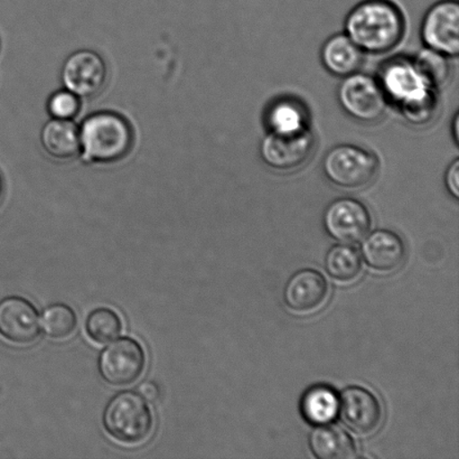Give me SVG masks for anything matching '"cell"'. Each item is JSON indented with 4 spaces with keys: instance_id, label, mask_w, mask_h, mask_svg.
I'll use <instances>...</instances> for the list:
<instances>
[{
    "instance_id": "cell-1",
    "label": "cell",
    "mask_w": 459,
    "mask_h": 459,
    "mask_svg": "<svg viewBox=\"0 0 459 459\" xmlns=\"http://www.w3.org/2000/svg\"><path fill=\"white\" fill-rule=\"evenodd\" d=\"M345 34L363 53L385 54L402 42L406 22L390 0H364L349 13Z\"/></svg>"
},
{
    "instance_id": "cell-2",
    "label": "cell",
    "mask_w": 459,
    "mask_h": 459,
    "mask_svg": "<svg viewBox=\"0 0 459 459\" xmlns=\"http://www.w3.org/2000/svg\"><path fill=\"white\" fill-rule=\"evenodd\" d=\"M84 159L96 163H114L124 159L133 145V132L123 117L100 112L89 117L80 132Z\"/></svg>"
},
{
    "instance_id": "cell-3",
    "label": "cell",
    "mask_w": 459,
    "mask_h": 459,
    "mask_svg": "<svg viewBox=\"0 0 459 459\" xmlns=\"http://www.w3.org/2000/svg\"><path fill=\"white\" fill-rule=\"evenodd\" d=\"M103 426L118 442L138 444L150 437L154 429V416L141 394L124 391L107 404Z\"/></svg>"
},
{
    "instance_id": "cell-4",
    "label": "cell",
    "mask_w": 459,
    "mask_h": 459,
    "mask_svg": "<svg viewBox=\"0 0 459 459\" xmlns=\"http://www.w3.org/2000/svg\"><path fill=\"white\" fill-rule=\"evenodd\" d=\"M379 168V160L372 152L349 143L333 147L323 160V172L328 182L343 190H361L370 186Z\"/></svg>"
},
{
    "instance_id": "cell-5",
    "label": "cell",
    "mask_w": 459,
    "mask_h": 459,
    "mask_svg": "<svg viewBox=\"0 0 459 459\" xmlns=\"http://www.w3.org/2000/svg\"><path fill=\"white\" fill-rule=\"evenodd\" d=\"M377 81L388 101L398 105L400 111L436 99L435 89L422 78L413 61L407 58L398 57L386 62L380 69Z\"/></svg>"
},
{
    "instance_id": "cell-6",
    "label": "cell",
    "mask_w": 459,
    "mask_h": 459,
    "mask_svg": "<svg viewBox=\"0 0 459 459\" xmlns=\"http://www.w3.org/2000/svg\"><path fill=\"white\" fill-rule=\"evenodd\" d=\"M337 99L351 118L364 124L379 121L388 107V99L379 81L359 72L343 78L337 90Z\"/></svg>"
},
{
    "instance_id": "cell-7",
    "label": "cell",
    "mask_w": 459,
    "mask_h": 459,
    "mask_svg": "<svg viewBox=\"0 0 459 459\" xmlns=\"http://www.w3.org/2000/svg\"><path fill=\"white\" fill-rule=\"evenodd\" d=\"M145 368V351L130 337L112 342L99 358V372L102 379L115 386L134 384L143 376Z\"/></svg>"
},
{
    "instance_id": "cell-8",
    "label": "cell",
    "mask_w": 459,
    "mask_h": 459,
    "mask_svg": "<svg viewBox=\"0 0 459 459\" xmlns=\"http://www.w3.org/2000/svg\"><path fill=\"white\" fill-rule=\"evenodd\" d=\"M315 139L309 129L294 134L270 132L260 145V156L268 168L278 172H292L308 160Z\"/></svg>"
},
{
    "instance_id": "cell-9",
    "label": "cell",
    "mask_w": 459,
    "mask_h": 459,
    "mask_svg": "<svg viewBox=\"0 0 459 459\" xmlns=\"http://www.w3.org/2000/svg\"><path fill=\"white\" fill-rule=\"evenodd\" d=\"M421 39L426 48L448 57L459 54V4L457 0H440L425 13Z\"/></svg>"
},
{
    "instance_id": "cell-10",
    "label": "cell",
    "mask_w": 459,
    "mask_h": 459,
    "mask_svg": "<svg viewBox=\"0 0 459 459\" xmlns=\"http://www.w3.org/2000/svg\"><path fill=\"white\" fill-rule=\"evenodd\" d=\"M371 214L361 202L343 197L327 206L324 227L335 240L353 245L362 241L370 231Z\"/></svg>"
},
{
    "instance_id": "cell-11",
    "label": "cell",
    "mask_w": 459,
    "mask_h": 459,
    "mask_svg": "<svg viewBox=\"0 0 459 459\" xmlns=\"http://www.w3.org/2000/svg\"><path fill=\"white\" fill-rule=\"evenodd\" d=\"M107 78L105 61L99 54L87 49L72 54L63 66V82L79 98L96 97L105 88Z\"/></svg>"
},
{
    "instance_id": "cell-12",
    "label": "cell",
    "mask_w": 459,
    "mask_h": 459,
    "mask_svg": "<svg viewBox=\"0 0 459 459\" xmlns=\"http://www.w3.org/2000/svg\"><path fill=\"white\" fill-rule=\"evenodd\" d=\"M0 335L15 344L34 343L40 335V318L35 306L20 296L0 300Z\"/></svg>"
},
{
    "instance_id": "cell-13",
    "label": "cell",
    "mask_w": 459,
    "mask_h": 459,
    "mask_svg": "<svg viewBox=\"0 0 459 459\" xmlns=\"http://www.w3.org/2000/svg\"><path fill=\"white\" fill-rule=\"evenodd\" d=\"M342 420L358 435H372L379 430L384 411L379 400L370 391L361 386H350L341 395Z\"/></svg>"
},
{
    "instance_id": "cell-14",
    "label": "cell",
    "mask_w": 459,
    "mask_h": 459,
    "mask_svg": "<svg viewBox=\"0 0 459 459\" xmlns=\"http://www.w3.org/2000/svg\"><path fill=\"white\" fill-rule=\"evenodd\" d=\"M328 296V285L322 273L304 269L292 274L283 290V299L297 313H309L322 307Z\"/></svg>"
},
{
    "instance_id": "cell-15",
    "label": "cell",
    "mask_w": 459,
    "mask_h": 459,
    "mask_svg": "<svg viewBox=\"0 0 459 459\" xmlns=\"http://www.w3.org/2000/svg\"><path fill=\"white\" fill-rule=\"evenodd\" d=\"M362 254L372 269L391 273L398 269L406 259V247L397 233L377 230L364 241Z\"/></svg>"
},
{
    "instance_id": "cell-16",
    "label": "cell",
    "mask_w": 459,
    "mask_h": 459,
    "mask_svg": "<svg viewBox=\"0 0 459 459\" xmlns=\"http://www.w3.org/2000/svg\"><path fill=\"white\" fill-rule=\"evenodd\" d=\"M324 67L331 74L346 78L359 72L364 53L346 34H336L324 43L321 52Z\"/></svg>"
},
{
    "instance_id": "cell-17",
    "label": "cell",
    "mask_w": 459,
    "mask_h": 459,
    "mask_svg": "<svg viewBox=\"0 0 459 459\" xmlns=\"http://www.w3.org/2000/svg\"><path fill=\"white\" fill-rule=\"evenodd\" d=\"M40 142L45 152L58 160L74 159L81 151L80 130L70 120L49 121L40 134Z\"/></svg>"
},
{
    "instance_id": "cell-18",
    "label": "cell",
    "mask_w": 459,
    "mask_h": 459,
    "mask_svg": "<svg viewBox=\"0 0 459 459\" xmlns=\"http://www.w3.org/2000/svg\"><path fill=\"white\" fill-rule=\"evenodd\" d=\"M309 446L319 459H351L357 456L352 438L335 426L316 427L310 433Z\"/></svg>"
},
{
    "instance_id": "cell-19",
    "label": "cell",
    "mask_w": 459,
    "mask_h": 459,
    "mask_svg": "<svg viewBox=\"0 0 459 459\" xmlns=\"http://www.w3.org/2000/svg\"><path fill=\"white\" fill-rule=\"evenodd\" d=\"M340 400L334 390L326 385H315L301 399V412L314 425L330 424L339 412Z\"/></svg>"
},
{
    "instance_id": "cell-20",
    "label": "cell",
    "mask_w": 459,
    "mask_h": 459,
    "mask_svg": "<svg viewBox=\"0 0 459 459\" xmlns=\"http://www.w3.org/2000/svg\"><path fill=\"white\" fill-rule=\"evenodd\" d=\"M307 112L300 102L291 99H281L273 102L265 115L270 132L294 134L307 128Z\"/></svg>"
},
{
    "instance_id": "cell-21",
    "label": "cell",
    "mask_w": 459,
    "mask_h": 459,
    "mask_svg": "<svg viewBox=\"0 0 459 459\" xmlns=\"http://www.w3.org/2000/svg\"><path fill=\"white\" fill-rule=\"evenodd\" d=\"M325 269L335 281H353L361 273V256L352 247L344 245L332 247L325 256Z\"/></svg>"
},
{
    "instance_id": "cell-22",
    "label": "cell",
    "mask_w": 459,
    "mask_h": 459,
    "mask_svg": "<svg viewBox=\"0 0 459 459\" xmlns=\"http://www.w3.org/2000/svg\"><path fill=\"white\" fill-rule=\"evenodd\" d=\"M448 56L443 53L424 48L417 54L413 65L433 89L443 87L451 76L452 67Z\"/></svg>"
},
{
    "instance_id": "cell-23",
    "label": "cell",
    "mask_w": 459,
    "mask_h": 459,
    "mask_svg": "<svg viewBox=\"0 0 459 459\" xmlns=\"http://www.w3.org/2000/svg\"><path fill=\"white\" fill-rule=\"evenodd\" d=\"M42 325L45 334L52 339H65L74 334L78 317L69 305L54 304L44 310Z\"/></svg>"
},
{
    "instance_id": "cell-24",
    "label": "cell",
    "mask_w": 459,
    "mask_h": 459,
    "mask_svg": "<svg viewBox=\"0 0 459 459\" xmlns=\"http://www.w3.org/2000/svg\"><path fill=\"white\" fill-rule=\"evenodd\" d=\"M88 335L97 343H108L120 335L123 323L118 314L107 307L94 309L85 323Z\"/></svg>"
},
{
    "instance_id": "cell-25",
    "label": "cell",
    "mask_w": 459,
    "mask_h": 459,
    "mask_svg": "<svg viewBox=\"0 0 459 459\" xmlns=\"http://www.w3.org/2000/svg\"><path fill=\"white\" fill-rule=\"evenodd\" d=\"M80 110L79 97L74 93L61 91L49 99L48 111L54 119L70 120L74 118Z\"/></svg>"
},
{
    "instance_id": "cell-26",
    "label": "cell",
    "mask_w": 459,
    "mask_h": 459,
    "mask_svg": "<svg viewBox=\"0 0 459 459\" xmlns=\"http://www.w3.org/2000/svg\"><path fill=\"white\" fill-rule=\"evenodd\" d=\"M445 184L451 195L458 199L459 197V160L453 161L448 166L446 174H445Z\"/></svg>"
},
{
    "instance_id": "cell-27",
    "label": "cell",
    "mask_w": 459,
    "mask_h": 459,
    "mask_svg": "<svg viewBox=\"0 0 459 459\" xmlns=\"http://www.w3.org/2000/svg\"><path fill=\"white\" fill-rule=\"evenodd\" d=\"M139 391H141L142 397L147 400V402L155 403L160 399V386L157 385L155 382H145V384L142 385L141 388H139Z\"/></svg>"
},
{
    "instance_id": "cell-28",
    "label": "cell",
    "mask_w": 459,
    "mask_h": 459,
    "mask_svg": "<svg viewBox=\"0 0 459 459\" xmlns=\"http://www.w3.org/2000/svg\"><path fill=\"white\" fill-rule=\"evenodd\" d=\"M453 137L455 139V143H459V115L456 112L453 119Z\"/></svg>"
},
{
    "instance_id": "cell-29",
    "label": "cell",
    "mask_w": 459,
    "mask_h": 459,
    "mask_svg": "<svg viewBox=\"0 0 459 459\" xmlns=\"http://www.w3.org/2000/svg\"><path fill=\"white\" fill-rule=\"evenodd\" d=\"M3 192H4V184H3L2 177H0V200H2Z\"/></svg>"
}]
</instances>
